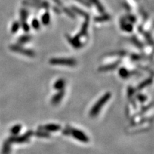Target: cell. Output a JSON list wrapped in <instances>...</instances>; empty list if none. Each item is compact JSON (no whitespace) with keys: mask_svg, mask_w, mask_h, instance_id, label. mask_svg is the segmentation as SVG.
Instances as JSON below:
<instances>
[{"mask_svg":"<svg viewBox=\"0 0 154 154\" xmlns=\"http://www.w3.org/2000/svg\"><path fill=\"white\" fill-rule=\"evenodd\" d=\"M89 1H90L91 3L94 5L95 7L97 8V9L98 10V11L100 13L103 14L105 12V8L103 7L102 3H100L99 0H89Z\"/></svg>","mask_w":154,"mask_h":154,"instance_id":"9a60e30c","label":"cell"},{"mask_svg":"<svg viewBox=\"0 0 154 154\" xmlns=\"http://www.w3.org/2000/svg\"><path fill=\"white\" fill-rule=\"evenodd\" d=\"M89 19H85V21L84 22L82 25L80 32L75 36L77 38H79L80 41L82 37H84L87 35V32H88V29L89 26Z\"/></svg>","mask_w":154,"mask_h":154,"instance_id":"ba28073f","label":"cell"},{"mask_svg":"<svg viewBox=\"0 0 154 154\" xmlns=\"http://www.w3.org/2000/svg\"><path fill=\"white\" fill-rule=\"evenodd\" d=\"M56 4L57 5L59 6V7H63V3H62V2H61V0H53Z\"/></svg>","mask_w":154,"mask_h":154,"instance_id":"836d02e7","label":"cell"},{"mask_svg":"<svg viewBox=\"0 0 154 154\" xmlns=\"http://www.w3.org/2000/svg\"><path fill=\"white\" fill-rule=\"evenodd\" d=\"M138 30H139V32H140L142 33V34L144 36V37L146 38V41H147L148 42H150L151 44H152L153 42H152V39L151 37L150 36V34H148V33L144 32L143 30V29H142L141 28H138Z\"/></svg>","mask_w":154,"mask_h":154,"instance_id":"d4e9b609","label":"cell"},{"mask_svg":"<svg viewBox=\"0 0 154 154\" xmlns=\"http://www.w3.org/2000/svg\"><path fill=\"white\" fill-rule=\"evenodd\" d=\"M133 93H134V90L133 88H131V87H130V88L128 89V95L131 96Z\"/></svg>","mask_w":154,"mask_h":154,"instance_id":"e575fe53","label":"cell"},{"mask_svg":"<svg viewBox=\"0 0 154 154\" xmlns=\"http://www.w3.org/2000/svg\"><path fill=\"white\" fill-rule=\"evenodd\" d=\"M127 19L131 23H136V18L132 15H129L128 16H127Z\"/></svg>","mask_w":154,"mask_h":154,"instance_id":"d6a6232c","label":"cell"},{"mask_svg":"<svg viewBox=\"0 0 154 154\" xmlns=\"http://www.w3.org/2000/svg\"><path fill=\"white\" fill-rule=\"evenodd\" d=\"M23 3V4L26 5H27V6H30V7L35 8L37 9H39V8H42L41 6H40L39 5H38L32 1H30V0H25V1H24Z\"/></svg>","mask_w":154,"mask_h":154,"instance_id":"7402d4cb","label":"cell"},{"mask_svg":"<svg viewBox=\"0 0 154 154\" xmlns=\"http://www.w3.org/2000/svg\"><path fill=\"white\" fill-rule=\"evenodd\" d=\"M76 1L79 2L80 3L84 5L85 6V7H91L90 3L88 1H86V0H76Z\"/></svg>","mask_w":154,"mask_h":154,"instance_id":"1f68e13d","label":"cell"},{"mask_svg":"<svg viewBox=\"0 0 154 154\" xmlns=\"http://www.w3.org/2000/svg\"><path fill=\"white\" fill-rule=\"evenodd\" d=\"M131 41H132L133 44L134 45H136L137 48H143L142 43L140 41H139L136 37H132L131 38Z\"/></svg>","mask_w":154,"mask_h":154,"instance_id":"484cf974","label":"cell"},{"mask_svg":"<svg viewBox=\"0 0 154 154\" xmlns=\"http://www.w3.org/2000/svg\"><path fill=\"white\" fill-rule=\"evenodd\" d=\"M69 134H71V136L75 139H76V140L85 143H88L89 141V137L86 136L84 132L80 131V130L72 128L70 130H69Z\"/></svg>","mask_w":154,"mask_h":154,"instance_id":"277c9868","label":"cell"},{"mask_svg":"<svg viewBox=\"0 0 154 154\" xmlns=\"http://www.w3.org/2000/svg\"><path fill=\"white\" fill-rule=\"evenodd\" d=\"M21 125H15V126L12 127L11 131L13 134L16 135V134H19V132L21 131Z\"/></svg>","mask_w":154,"mask_h":154,"instance_id":"4316f807","label":"cell"},{"mask_svg":"<svg viewBox=\"0 0 154 154\" xmlns=\"http://www.w3.org/2000/svg\"><path fill=\"white\" fill-rule=\"evenodd\" d=\"M32 135H33L32 131H28L25 135H23V136L12 138L11 139V141L12 142H16V143H25L29 140V138H30L32 136Z\"/></svg>","mask_w":154,"mask_h":154,"instance_id":"8992f818","label":"cell"},{"mask_svg":"<svg viewBox=\"0 0 154 154\" xmlns=\"http://www.w3.org/2000/svg\"><path fill=\"white\" fill-rule=\"evenodd\" d=\"M137 99H138L139 101H140L141 102H145V101L146 100V99H147L146 96H145L143 95V94H138V95L137 96Z\"/></svg>","mask_w":154,"mask_h":154,"instance_id":"4dcf8cb0","label":"cell"},{"mask_svg":"<svg viewBox=\"0 0 154 154\" xmlns=\"http://www.w3.org/2000/svg\"><path fill=\"white\" fill-rule=\"evenodd\" d=\"M65 94V91L64 90H61V91H59V92L57 93H56L54 96H53L51 100V103L52 105H57L59 104L61 100H62V98H64V96Z\"/></svg>","mask_w":154,"mask_h":154,"instance_id":"52a82bcc","label":"cell"},{"mask_svg":"<svg viewBox=\"0 0 154 154\" xmlns=\"http://www.w3.org/2000/svg\"><path fill=\"white\" fill-rule=\"evenodd\" d=\"M30 1H32L38 5H39L42 8L48 9L50 7V3L46 1H44V0H30Z\"/></svg>","mask_w":154,"mask_h":154,"instance_id":"ac0fdd59","label":"cell"},{"mask_svg":"<svg viewBox=\"0 0 154 154\" xmlns=\"http://www.w3.org/2000/svg\"><path fill=\"white\" fill-rule=\"evenodd\" d=\"M120 64V61H117L114 62L113 64H107L105 66H101L99 67L98 71L101 72H105L107 71H111L115 69L116 67L119 65Z\"/></svg>","mask_w":154,"mask_h":154,"instance_id":"9c48e42d","label":"cell"},{"mask_svg":"<svg viewBox=\"0 0 154 154\" xmlns=\"http://www.w3.org/2000/svg\"><path fill=\"white\" fill-rule=\"evenodd\" d=\"M65 85H66L65 80L63 79H59V80H57L54 84V88L55 90L59 91L63 90Z\"/></svg>","mask_w":154,"mask_h":154,"instance_id":"7c38bea8","label":"cell"},{"mask_svg":"<svg viewBox=\"0 0 154 154\" xmlns=\"http://www.w3.org/2000/svg\"><path fill=\"white\" fill-rule=\"evenodd\" d=\"M37 136L39 137H50V134L46 131H38L35 133Z\"/></svg>","mask_w":154,"mask_h":154,"instance_id":"83f0119b","label":"cell"},{"mask_svg":"<svg viewBox=\"0 0 154 154\" xmlns=\"http://www.w3.org/2000/svg\"><path fill=\"white\" fill-rule=\"evenodd\" d=\"M66 38L70 44L75 48H79L82 46V44L81 42L79 39H77V38H75V37L72 38L70 35H66Z\"/></svg>","mask_w":154,"mask_h":154,"instance_id":"30bf717a","label":"cell"},{"mask_svg":"<svg viewBox=\"0 0 154 154\" xmlns=\"http://www.w3.org/2000/svg\"><path fill=\"white\" fill-rule=\"evenodd\" d=\"M41 22L45 25H48L50 23V15L49 12H46L43 14L41 18Z\"/></svg>","mask_w":154,"mask_h":154,"instance_id":"e0dca14e","label":"cell"},{"mask_svg":"<svg viewBox=\"0 0 154 154\" xmlns=\"http://www.w3.org/2000/svg\"><path fill=\"white\" fill-rule=\"evenodd\" d=\"M120 23H121V27L123 30L127 32H132L134 27L132 26V24L131 23H126L125 22V19H122L121 21H120Z\"/></svg>","mask_w":154,"mask_h":154,"instance_id":"8fae6325","label":"cell"},{"mask_svg":"<svg viewBox=\"0 0 154 154\" xmlns=\"http://www.w3.org/2000/svg\"><path fill=\"white\" fill-rule=\"evenodd\" d=\"M54 12H55V13H57V14H60V12H61V11H60V9L58 8H55V7H54Z\"/></svg>","mask_w":154,"mask_h":154,"instance_id":"d590c367","label":"cell"},{"mask_svg":"<svg viewBox=\"0 0 154 154\" xmlns=\"http://www.w3.org/2000/svg\"><path fill=\"white\" fill-rule=\"evenodd\" d=\"M132 74L131 71H129L125 67H122L119 70V75L122 79H127Z\"/></svg>","mask_w":154,"mask_h":154,"instance_id":"5bb4252c","label":"cell"},{"mask_svg":"<svg viewBox=\"0 0 154 154\" xmlns=\"http://www.w3.org/2000/svg\"><path fill=\"white\" fill-rule=\"evenodd\" d=\"M71 10L73 12H75V13H76L77 14H79V15L84 17L85 19H89V14L87 12H85V11H82L80 8L76 7H75V6H73L71 7Z\"/></svg>","mask_w":154,"mask_h":154,"instance_id":"4fadbf2b","label":"cell"},{"mask_svg":"<svg viewBox=\"0 0 154 154\" xmlns=\"http://www.w3.org/2000/svg\"><path fill=\"white\" fill-rule=\"evenodd\" d=\"M63 11L68 15L71 18H73V19H75V14L72 12V11H71L70 9L67 8H65V7H63Z\"/></svg>","mask_w":154,"mask_h":154,"instance_id":"f1b7e54d","label":"cell"},{"mask_svg":"<svg viewBox=\"0 0 154 154\" xmlns=\"http://www.w3.org/2000/svg\"><path fill=\"white\" fill-rule=\"evenodd\" d=\"M32 26L35 30H38L41 27V23L37 19H33L32 21Z\"/></svg>","mask_w":154,"mask_h":154,"instance_id":"cb8c5ba5","label":"cell"},{"mask_svg":"<svg viewBox=\"0 0 154 154\" xmlns=\"http://www.w3.org/2000/svg\"><path fill=\"white\" fill-rule=\"evenodd\" d=\"M31 39H32L31 36L25 35H22L21 37H19L17 41L19 44H25V43H27L29 41H30Z\"/></svg>","mask_w":154,"mask_h":154,"instance_id":"d6986e66","label":"cell"},{"mask_svg":"<svg viewBox=\"0 0 154 154\" xmlns=\"http://www.w3.org/2000/svg\"><path fill=\"white\" fill-rule=\"evenodd\" d=\"M10 49L14 52L18 53V54H22L23 55H26L29 57H34L35 56V52L32 50L26 49V48H24L19 45H12L10 46Z\"/></svg>","mask_w":154,"mask_h":154,"instance_id":"3957f363","label":"cell"},{"mask_svg":"<svg viewBox=\"0 0 154 154\" xmlns=\"http://www.w3.org/2000/svg\"><path fill=\"white\" fill-rule=\"evenodd\" d=\"M110 19V16L109 15V14H103V16H98L94 18V21L96 22H98V23H102L105 21H107Z\"/></svg>","mask_w":154,"mask_h":154,"instance_id":"2e32d148","label":"cell"},{"mask_svg":"<svg viewBox=\"0 0 154 154\" xmlns=\"http://www.w3.org/2000/svg\"><path fill=\"white\" fill-rule=\"evenodd\" d=\"M28 16V12L25 8H22L20 11V19L21 23L26 21V19Z\"/></svg>","mask_w":154,"mask_h":154,"instance_id":"44dd1931","label":"cell"},{"mask_svg":"<svg viewBox=\"0 0 154 154\" xmlns=\"http://www.w3.org/2000/svg\"><path fill=\"white\" fill-rule=\"evenodd\" d=\"M152 79H151V78L147 79L146 80L143 81V82H141L140 84L138 85L137 89L141 90V89H144V88H146V87H147L148 85H150V84H152Z\"/></svg>","mask_w":154,"mask_h":154,"instance_id":"ffe728a7","label":"cell"},{"mask_svg":"<svg viewBox=\"0 0 154 154\" xmlns=\"http://www.w3.org/2000/svg\"><path fill=\"white\" fill-rule=\"evenodd\" d=\"M19 27H20V23L17 21L14 22L12 27H11V32L12 33H16L17 32L18 30L19 29Z\"/></svg>","mask_w":154,"mask_h":154,"instance_id":"603a6c76","label":"cell"},{"mask_svg":"<svg viewBox=\"0 0 154 154\" xmlns=\"http://www.w3.org/2000/svg\"><path fill=\"white\" fill-rule=\"evenodd\" d=\"M110 98H111V93L110 92H107L105 94H103L102 97H101L97 102H96V103L93 106V107L90 110V112H89L90 116L94 118L97 115H98L100 110H102V107L110 99Z\"/></svg>","mask_w":154,"mask_h":154,"instance_id":"6da1fadb","label":"cell"},{"mask_svg":"<svg viewBox=\"0 0 154 154\" xmlns=\"http://www.w3.org/2000/svg\"><path fill=\"white\" fill-rule=\"evenodd\" d=\"M51 65L75 66L76 65V60L70 58H52L49 60Z\"/></svg>","mask_w":154,"mask_h":154,"instance_id":"7a4b0ae2","label":"cell"},{"mask_svg":"<svg viewBox=\"0 0 154 154\" xmlns=\"http://www.w3.org/2000/svg\"><path fill=\"white\" fill-rule=\"evenodd\" d=\"M21 26H22V28L23 29V30L26 32H28L29 30H30V26H29L28 24L27 23L26 21L22 22L21 23Z\"/></svg>","mask_w":154,"mask_h":154,"instance_id":"f546056e","label":"cell"},{"mask_svg":"<svg viewBox=\"0 0 154 154\" xmlns=\"http://www.w3.org/2000/svg\"><path fill=\"white\" fill-rule=\"evenodd\" d=\"M39 129L46 132H57L60 131L61 129V127L59 125L51 123L42 125V126L39 127Z\"/></svg>","mask_w":154,"mask_h":154,"instance_id":"5b68a950","label":"cell"}]
</instances>
